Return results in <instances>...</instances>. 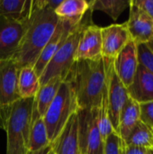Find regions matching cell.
Here are the masks:
<instances>
[{
    "label": "cell",
    "instance_id": "6da1fadb",
    "mask_svg": "<svg viewBox=\"0 0 153 154\" xmlns=\"http://www.w3.org/2000/svg\"><path fill=\"white\" fill-rule=\"evenodd\" d=\"M62 0H32L31 11L24 20L25 30L13 57L18 69L34 66L41 51L54 33L60 18L54 10Z\"/></svg>",
    "mask_w": 153,
    "mask_h": 154
},
{
    "label": "cell",
    "instance_id": "7a4b0ae2",
    "mask_svg": "<svg viewBox=\"0 0 153 154\" xmlns=\"http://www.w3.org/2000/svg\"><path fill=\"white\" fill-rule=\"evenodd\" d=\"M65 80L73 87L78 110L98 108L106 85L104 58L75 61Z\"/></svg>",
    "mask_w": 153,
    "mask_h": 154
},
{
    "label": "cell",
    "instance_id": "3957f363",
    "mask_svg": "<svg viewBox=\"0 0 153 154\" xmlns=\"http://www.w3.org/2000/svg\"><path fill=\"white\" fill-rule=\"evenodd\" d=\"M34 97L20 98L0 108V127L7 135L6 154L29 153V135Z\"/></svg>",
    "mask_w": 153,
    "mask_h": 154
},
{
    "label": "cell",
    "instance_id": "277c9868",
    "mask_svg": "<svg viewBox=\"0 0 153 154\" xmlns=\"http://www.w3.org/2000/svg\"><path fill=\"white\" fill-rule=\"evenodd\" d=\"M92 13L93 12L88 9L83 19L71 29L67 39L64 41L40 76L39 80L41 87L54 78H60L63 80L66 79L75 62V54L81 33L87 25L93 23Z\"/></svg>",
    "mask_w": 153,
    "mask_h": 154
},
{
    "label": "cell",
    "instance_id": "5b68a950",
    "mask_svg": "<svg viewBox=\"0 0 153 154\" xmlns=\"http://www.w3.org/2000/svg\"><path fill=\"white\" fill-rule=\"evenodd\" d=\"M78 111V106L73 87L69 80H64L43 116L50 143L60 135L70 116Z\"/></svg>",
    "mask_w": 153,
    "mask_h": 154
},
{
    "label": "cell",
    "instance_id": "8992f818",
    "mask_svg": "<svg viewBox=\"0 0 153 154\" xmlns=\"http://www.w3.org/2000/svg\"><path fill=\"white\" fill-rule=\"evenodd\" d=\"M97 110L98 108L78 111V138L80 154H103L104 142L98 128Z\"/></svg>",
    "mask_w": 153,
    "mask_h": 154
},
{
    "label": "cell",
    "instance_id": "52a82bcc",
    "mask_svg": "<svg viewBox=\"0 0 153 154\" xmlns=\"http://www.w3.org/2000/svg\"><path fill=\"white\" fill-rule=\"evenodd\" d=\"M104 61L106 72V93L109 118L115 132L117 133L120 115L129 98V95L127 88L121 82L115 71L114 59L104 58Z\"/></svg>",
    "mask_w": 153,
    "mask_h": 154
},
{
    "label": "cell",
    "instance_id": "ba28073f",
    "mask_svg": "<svg viewBox=\"0 0 153 154\" xmlns=\"http://www.w3.org/2000/svg\"><path fill=\"white\" fill-rule=\"evenodd\" d=\"M19 69L14 59L0 60V108H5L19 100Z\"/></svg>",
    "mask_w": 153,
    "mask_h": 154
},
{
    "label": "cell",
    "instance_id": "9c48e42d",
    "mask_svg": "<svg viewBox=\"0 0 153 154\" xmlns=\"http://www.w3.org/2000/svg\"><path fill=\"white\" fill-rule=\"evenodd\" d=\"M25 30L24 22L0 16V60L13 59Z\"/></svg>",
    "mask_w": 153,
    "mask_h": 154
},
{
    "label": "cell",
    "instance_id": "30bf717a",
    "mask_svg": "<svg viewBox=\"0 0 153 154\" xmlns=\"http://www.w3.org/2000/svg\"><path fill=\"white\" fill-rule=\"evenodd\" d=\"M138 66L137 44L131 39L114 60L115 71L126 88L132 84Z\"/></svg>",
    "mask_w": 153,
    "mask_h": 154
},
{
    "label": "cell",
    "instance_id": "8fae6325",
    "mask_svg": "<svg viewBox=\"0 0 153 154\" xmlns=\"http://www.w3.org/2000/svg\"><path fill=\"white\" fill-rule=\"evenodd\" d=\"M102 57L114 59L131 40L126 23H115L101 28Z\"/></svg>",
    "mask_w": 153,
    "mask_h": 154
},
{
    "label": "cell",
    "instance_id": "7c38bea8",
    "mask_svg": "<svg viewBox=\"0 0 153 154\" xmlns=\"http://www.w3.org/2000/svg\"><path fill=\"white\" fill-rule=\"evenodd\" d=\"M101 28L92 23L83 30L77 47L75 61L94 60L102 58Z\"/></svg>",
    "mask_w": 153,
    "mask_h": 154
},
{
    "label": "cell",
    "instance_id": "4fadbf2b",
    "mask_svg": "<svg viewBox=\"0 0 153 154\" xmlns=\"http://www.w3.org/2000/svg\"><path fill=\"white\" fill-rule=\"evenodd\" d=\"M130 14L126 26L131 39L136 43H147L153 38V20L130 0Z\"/></svg>",
    "mask_w": 153,
    "mask_h": 154
},
{
    "label": "cell",
    "instance_id": "5bb4252c",
    "mask_svg": "<svg viewBox=\"0 0 153 154\" xmlns=\"http://www.w3.org/2000/svg\"><path fill=\"white\" fill-rule=\"evenodd\" d=\"M73 27L74 26L69 24L68 22L60 19L54 33L50 37L46 46L41 51L38 60H36L33 66V70L35 71L36 75L39 78L41 75L47 64L50 61V60L53 58L57 51L60 49V47L62 45L64 41L67 39L69 32L71 31Z\"/></svg>",
    "mask_w": 153,
    "mask_h": 154
},
{
    "label": "cell",
    "instance_id": "9a60e30c",
    "mask_svg": "<svg viewBox=\"0 0 153 154\" xmlns=\"http://www.w3.org/2000/svg\"><path fill=\"white\" fill-rule=\"evenodd\" d=\"M50 144L54 154H80L78 138V112L70 116L60 135Z\"/></svg>",
    "mask_w": 153,
    "mask_h": 154
},
{
    "label": "cell",
    "instance_id": "2e32d148",
    "mask_svg": "<svg viewBox=\"0 0 153 154\" xmlns=\"http://www.w3.org/2000/svg\"><path fill=\"white\" fill-rule=\"evenodd\" d=\"M129 97L138 104L153 101V75L138 66L132 84L127 88Z\"/></svg>",
    "mask_w": 153,
    "mask_h": 154
},
{
    "label": "cell",
    "instance_id": "e0dca14e",
    "mask_svg": "<svg viewBox=\"0 0 153 154\" xmlns=\"http://www.w3.org/2000/svg\"><path fill=\"white\" fill-rule=\"evenodd\" d=\"M89 9V1L86 0H62L54 10L56 15L72 26L77 25Z\"/></svg>",
    "mask_w": 153,
    "mask_h": 154
},
{
    "label": "cell",
    "instance_id": "ac0fdd59",
    "mask_svg": "<svg viewBox=\"0 0 153 154\" xmlns=\"http://www.w3.org/2000/svg\"><path fill=\"white\" fill-rule=\"evenodd\" d=\"M50 143L48 139V134L43 117L40 116L36 108L32 106L31 129L29 135V152H37L48 145Z\"/></svg>",
    "mask_w": 153,
    "mask_h": 154
},
{
    "label": "cell",
    "instance_id": "d6986e66",
    "mask_svg": "<svg viewBox=\"0 0 153 154\" xmlns=\"http://www.w3.org/2000/svg\"><path fill=\"white\" fill-rule=\"evenodd\" d=\"M140 121L139 104L132 98H128L119 118L117 134L123 141H125L132 130Z\"/></svg>",
    "mask_w": 153,
    "mask_h": 154
},
{
    "label": "cell",
    "instance_id": "ffe728a7",
    "mask_svg": "<svg viewBox=\"0 0 153 154\" xmlns=\"http://www.w3.org/2000/svg\"><path fill=\"white\" fill-rule=\"evenodd\" d=\"M63 81L64 80L60 78H54L45 85L40 87L33 103V106L36 108L40 116L43 117L45 116Z\"/></svg>",
    "mask_w": 153,
    "mask_h": 154
},
{
    "label": "cell",
    "instance_id": "44dd1931",
    "mask_svg": "<svg viewBox=\"0 0 153 154\" xmlns=\"http://www.w3.org/2000/svg\"><path fill=\"white\" fill-rule=\"evenodd\" d=\"M32 0H0V16L23 22L30 14Z\"/></svg>",
    "mask_w": 153,
    "mask_h": 154
},
{
    "label": "cell",
    "instance_id": "7402d4cb",
    "mask_svg": "<svg viewBox=\"0 0 153 154\" xmlns=\"http://www.w3.org/2000/svg\"><path fill=\"white\" fill-rule=\"evenodd\" d=\"M17 87L21 98L35 97L41 86L39 77L32 67H23L19 69Z\"/></svg>",
    "mask_w": 153,
    "mask_h": 154
},
{
    "label": "cell",
    "instance_id": "603a6c76",
    "mask_svg": "<svg viewBox=\"0 0 153 154\" xmlns=\"http://www.w3.org/2000/svg\"><path fill=\"white\" fill-rule=\"evenodd\" d=\"M127 145L153 151V131L141 121L132 130L129 136L124 141Z\"/></svg>",
    "mask_w": 153,
    "mask_h": 154
},
{
    "label": "cell",
    "instance_id": "cb8c5ba5",
    "mask_svg": "<svg viewBox=\"0 0 153 154\" xmlns=\"http://www.w3.org/2000/svg\"><path fill=\"white\" fill-rule=\"evenodd\" d=\"M130 5V0H92L89 1V10L102 11L116 21L121 14Z\"/></svg>",
    "mask_w": 153,
    "mask_h": 154
},
{
    "label": "cell",
    "instance_id": "d4e9b609",
    "mask_svg": "<svg viewBox=\"0 0 153 154\" xmlns=\"http://www.w3.org/2000/svg\"><path fill=\"white\" fill-rule=\"evenodd\" d=\"M97 121H98V128L100 132L101 138L103 142L106 141L107 136L115 132L112 124L109 118V112H108V103H107V93H106V85L105 91L103 93V97L101 99L100 106L97 110Z\"/></svg>",
    "mask_w": 153,
    "mask_h": 154
},
{
    "label": "cell",
    "instance_id": "484cf974",
    "mask_svg": "<svg viewBox=\"0 0 153 154\" xmlns=\"http://www.w3.org/2000/svg\"><path fill=\"white\" fill-rule=\"evenodd\" d=\"M138 62L153 75V53L145 43L137 44Z\"/></svg>",
    "mask_w": 153,
    "mask_h": 154
},
{
    "label": "cell",
    "instance_id": "4316f807",
    "mask_svg": "<svg viewBox=\"0 0 153 154\" xmlns=\"http://www.w3.org/2000/svg\"><path fill=\"white\" fill-rule=\"evenodd\" d=\"M123 140L117 133L113 132L104 142L103 154H122Z\"/></svg>",
    "mask_w": 153,
    "mask_h": 154
},
{
    "label": "cell",
    "instance_id": "83f0119b",
    "mask_svg": "<svg viewBox=\"0 0 153 154\" xmlns=\"http://www.w3.org/2000/svg\"><path fill=\"white\" fill-rule=\"evenodd\" d=\"M140 121L153 130V101L139 104Z\"/></svg>",
    "mask_w": 153,
    "mask_h": 154
},
{
    "label": "cell",
    "instance_id": "f1b7e54d",
    "mask_svg": "<svg viewBox=\"0 0 153 154\" xmlns=\"http://www.w3.org/2000/svg\"><path fill=\"white\" fill-rule=\"evenodd\" d=\"M132 2L153 20V0H132Z\"/></svg>",
    "mask_w": 153,
    "mask_h": 154
},
{
    "label": "cell",
    "instance_id": "f546056e",
    "mask_svg": "<svg viewBox=\"0 0 153 154\" xmlns=\"http://www.w3.org/2000/svg\"><path fill=\"white\" fill-rule=\"evenodd\" d=\"M122 154H148V150L135 146L127 145L124 141L122 143Z\"/></svg>",
    "mask_w": 153,
    "mask_h": 154
},
{
    "label": "cell",
    "instance_id": "4dcf8cb0",
    "mask_svg": "<svg viewBox=\"0 0 153 154\" xmlns=\"http://www.w3.org/2000/svg\"><path fill=\"white\" fill-rule=\"evenodd\" d=\"M51 151H52V146H51V144H50V145H48V146H46V147H44V148H42V149H41L39 151H37V152H29L28 154H50L51 152Z\"/></svg>",
    "mask_w": 153,
    "mask_h": 154
},
{
    "label": "cell",
    "instance_id": "1f68e13d",
    "mask_svg": "<svg viewBox=\"0 0 153 154\" xmlns=\"http://www.w3.org/2000/svg\"><path fill=\"white\" fill-rule=\"evenodd\" d=\"M147 46H148V48L151 51V52L153 53V38L151 39V40H150L147 43H145Z\"/></svg>",
    "mask_w": 153,
    "mask_h": 154
},
{
    "label": "cell",
    "instance_id": "d6a6232c",
    "mask_svg": "<svg viewBox=\"0 0 153 154\" xmlns=\"http://www.w3.org/2000/svg\"><path fill=\"white\" fill-rule=\"evenodd\" d=\"M148 152H149V154H153V151H151V150H149Z\"/></svg>",
    "mask_w": 153,
    "mask_h": 154
},
{
    "label": "cell",
    "instance_id": "836d02e7",
    "mask_svg": "<svg viewBox=\"0 0 153 154\" xmlns=\"http://www.w3.org/2000/svg\"><path fill=\"white\" fill-rule=\"evenodd\" d=\"M50 154H54V153H53V152L51 151V152H50Z\"/></svg>",
    "mask_w": 153,
    "mask_h": 154
},
{
    "label": "cell",
    "instance_id": "e575fe53",
    "mask_svg": "<svg viewBox=\"0 0 153 154\" xmlns=\"http://www.w3.org/2000/svg\"><path fill=\"white\" fill-rule=\"evenodd\" d=\"M148 154H149V152H148Z\"/></svg>",
    "mask_w": 153,
    "mask_h": 154
},
{
    "label": "cell",
    "instance_id": "d590c367",
    "mask_svg": "<svg viewBox=\"0 0 153 154\" xmlns=\"http://www.w3.org/2000/svg\"><path fill=\"white\" fill-rule=\"evenodd\" d=\"M152 131H153V130H152Z\"/></svg>",
    "mask_w": 153,
    "mask_h": 154
}]
</instances>
